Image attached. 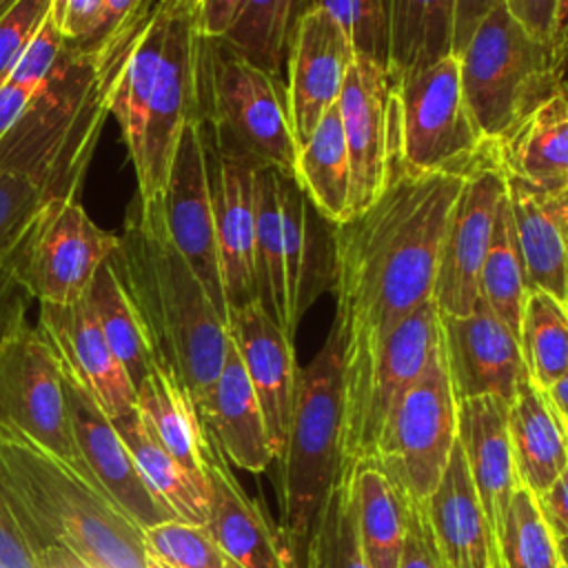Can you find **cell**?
<instances>
[{
  "mask_svg": "<svg viewBox=\"0 0 568 568\" xmlns=\"http://www.w3.org/2000/svg\"><path fill=\"white\" fill-rule=\"evenodd\" d=\"M49 16V0H16L0 18V82Z\"/></svg>",
  "mask_w": 568,
  "mask_h": 568,
  "instance_id": "obj_48",
  "label": "cell"
},
{
  "mask_svg": "<svg viewBox=\"0 0 568 568\" xmlns=\"http://www.w3.org/2000/svg\"><path fill=\"white\" fill-rule=\"evenodd\" d=\"M351 160V215L371 206L397 151L395 91L384 64L355 55L337 100Z\"/></svg>",
  "mask_w": 568,
  "mask_h": 568,
  "instance_id": "obj_15",
  "label": "cell"
},
{
  "mask_svg": "<svg viewBox=\"0 0 568 568\" xmlns=\"http://www.w3.org/2000/svg\"><path fill=\"white\" fill-rule=\"evenodd\" d=\"M0 484L44 535L91 568H149L142 528L91 470L2 419Z\"/></svg>",
  "mask_w": 568,
  "mask_h": 568,
  "instance_id": "obj_4",
  "label": "cell"
},
{
  "mask_svg": "<svg viewBox=\"0 0 568 568\" xmlns=\"http://www.w3.org/2000/svg\"><path fill=\"white\" fill-rule=\"evenodd\" d=\"M306 9L326 11L346 31L355 55L386 64L384 0H306Z\"/></svg>",
  "mask_w": 568,
  "mask_h": 568,
  "instance_id": "obj_46",
  "label": "cell"
},
{
  "mask_svg": "<svg viewBox=\"0 0 568 568\" xmlns=\"http://www.w3.org/2000/svg\"><path fill=\"white\" fill-rule=\"evenodd\" d=\"M0 419L55 455L87 466L73 444L55 357L24 313L0 326Z\"/></svg>",
  "mask_w": 568,
  "mask_h": 568,
  "instance_id": "obj_12",
  "label": "cell"
},
{
  "mask_svg": "<svg viewBox=\"0 0 568 568\" xmlns=\"http://www.w3.org/2000/svg\"><path fill=\"white\" fill-rule=\"evenodd\" d=\"M344 344L337 324L308 366L300 368L295 406L277 466L280 535L291 568H306L320 513L339 477Z\"/></svg>",
  "mask_w": 568,
  "mask_h": 568,
  "instance_id": "obj_5",
  "label": "cell"
},
{
  "mask_svg": "<svg viewBox=\"0 0 568 568\" xmlns=\"http://www.w3.org/2000/svg\"><path fill=\"white\" fill-rule=\"evenodd\" d=\"M135 408L158 442L189 473L202 495L209 497L204 475L206 428L189 390L166 364L158 362L151 375L135 388Z\"/></svg>",
  "mask_w": 568,
  "mask_h": 568,
  "instance_id": "obj_31",
  "label": "cell"
},
{
  "mask_svg": "<svg viewBox=\"0 0 568 568\" xmlns=\"http://www.w3.org/2000/svg\"><path fill=\"white\" fill-rule=\"evenodd\" d=\"M197 51L200 38L193 29L191 9L182 0H173L142 158L133 169L140 197H162L180 135L186 122L197 115Z\"/></svg>",
  "mask_w": 568,
  "mask_h": 568,
  "instance_id": "obj_13",
  "label": "cell"
},
{
  "mask_svg": "<svg viewBox=\"0 0 568 568\" xmlns=\"http://www.w3.org/2000/svg\"><path fill=\"white\" fill-rule=\"evenodd\" d=\"M144 548L166 568H237L206 526L169 519L142 530Z\"/></svg>",
  "mask_w": 568,
  "mask_h": 568,
  "instance_id": "obj_45",
  "label": "cell"
},
{
  "mask_svg": "<svg viewBox=\"0 0 568 568\" xmlns=\"http://www.w3.org/2000/svg\"><path fill=\"white\" fill-rule=\"evenodd\" d=\"M202 122L209 186L215 215L220 273L229 313L257 300L255 288V169L262 166L240 149L215 138Z\"/></svg>",
  "mask_w": 568,
  "mask_h": 568,
  "instance_id": "obj_14",
  "label": "cell"
},
{
  "mask_svg": "<svg viewBox=\"0 0 568 568\" xmlns=\"http://www.w3.org/2000/svg\"><path fill=\"white\" fill-rule=\"evenodd\" d=\"M466 104L493 144L557 84L555 49L535 40L501 2L457 55Z\"/></svg>",
  "mask_w": 568,
  "mask_h": 568,
  "instance_id": "obj_8",
  "label": "cell"
},
{
  "mask_svg": "<svg viewBox=\"0 0 568 568\" xmlns=\"http://www.w3.org/2000/svg\"><path fill=\"white\" fill-rule=\"evenodd\" d=\"M306 0H244L222 36L246 60L284 82L286 55Z\"/></svg>",
  "mask_w": 568,
  "mask_h": 568,
  "instance_id": "obj_39",
  "label": "cell"
},
{
  "mask_svg": "<svg viewBox=\"0 0 568 568\" xmlns=\"http://www.w3.org/2000/svg\"><path fill=\"white\" fill-rule=\"evenodd\" d=\"M104 0H49V18L69 44L84 42L98 27Z\"/></svg>",
  "mask_w": 568,
  "mask_h": 568,
  "instance_id": "obj_50",
  "label": "cell"
},
{
  "mask_svg": "<svg viewBox=\"0 0 568 568\" xmlns=\"http://www.w3.org/2000/svg\"><path fill=\"white\" fill-rule=\"evenodd\" d=\"M504 0H455V31H453V53L459 55L468 44L481 20Z\"/></svg>",
  "mask_w": 568,
  "mask_h": 568,
  "instance_id": "obj_56",
  "label": "cell"
},
{
  "mask_svg": "<svg viewBox=\"0 0 568 568\" xmlns=\"http://www.w3.org/2000/svg\"><path fill=\"white\" fill-rule=\"evenodd\" d=\"M504 193V178L493 164L464 180L446 226L433 286V300L442 315H468L481 302L479 275Z\"/></svg>",
  "mask_w": 568,
  "mask_h": 568,
  "instance_id": "obj_17",
  "label": "cell"
},
{
  "mask_svg": "<svg viewBox=\"0 0 568 568\" xmlns=\"http://www.w3.org/2000/svg\"><path fill=\"white\" fill-rule=\"evenodd\" d=\"M517 339L528 379L550 388L568 371V304L528 286Z\"/></svg>",
  "mask_w": 568,
  "mask_h": 568,
  "instance_id": "obj_40",
  "label": "cell"
},
{
  "mask_svg": "<svg viewBox=\"0 0 568 568\" xmlns=\"http://www.w3.org/2000/svg\"><path fill=\"white\" fill-rule=\"evenodd\" d=\"M115 246L118 235L100 229L80 200H47L22 246L18 284L38 304L84 300Z\"/></svg>",
  "mask_w": 568,
  "mask_h": 568,
  "instance_id": "obj_11",
  "label": "cell"
},
{
  "mask_svg": "<svg viewBox=\"0 0 568 568\" xmlns=\"http://www.w3.org/2000/svg\"><path fill=\"white\" fill-rule=\"evenodd\" d=\"M528 286L568 304V180L530 184L504 178Z\"/></svg>",
  "mask_w": 568,
  "mask_h": 568,
  "instance_id": "obj_24",
  "label": "cell"
},
{
  "mask_svg": "<svg viewBox=\"0 0 568 568\" xmlns=\"http://www.w3.org/2000/svg\"><path fill=\"white\" fill-rule=\"evenodd\" d=\"M464 180L408 169L395 151L373 204L333 226L335 324L344 348L382 339L433 297L446 226Z\"/></svg>",
  "mask_w": 568,
  "mask_h": 568,
  "instance_id": "obj_1",
  "label": "cell"
},
{
  "mask_svg": "<svg viewBox=\"0 0 568 568\" xmlns=\"http://www.w3.org/2000/svg\"><path fill=\"white\" fill-rule=\"evenodd\" d=\"M106 262L138 311L158 362L180 377L197 408L222 371L229 322L173 244L162 197L133 195Z\"/></svg>",
  "mask_w": 568,
  "mask_h": 568,
  "instance_id": "obj_2",
  "label": "cell"
},
{
  "mask_svg": "<svg viewBox=\"0 0 568 568\" xmlns=\"http://www.w3.org/2000/svg\"><path fill=\"white\" fill-rule=\"evenodd\" d=\"M197 115L217 140L293 178L297 144L284 82L246 60L224 38H200Z\"/></svg>",
  "mask_w": 568,
  "mask_h": 568,
  "instance_id": "obj_6",
  "label": "cell"
},
{
  "mask_svg": "<svg viewBox=\"0 0 568 568\" xmlns=\"http://www.w3.org/2000/svg\"><path fill=\"white\" fill-rule=\"evenodd\" d=\"M510 16L539 42L555 49L559 0H504Z\"/></svg>",
  "mask_w": 568,
  "mask_h": 568,
  "instance_id": "obj_52",
  "label": "cell"
},
{
  "mask_svg": "<svg viewBox=\"0 0 568 568\" xmlns=\"http://www.w3.org/2000/svg\"><path fill=\"white\" fill-rule=\"evenodd\" d=\"M113 426L129 448L144 484L173 513V517L186 524L206 526V497L189 477V473L173 459V455L158 442L140 410L133 408L120 417H113Z\"/></svg>",
  "mask_w": 568,
  "mask_h": 568,
  "instance_id": "obj_36",
  "label": "cell"
},
{
  "mask_svg": "<svg viewBox=\"0 0 568 568\" xmlns=\"http://www.w3.org/2000/svg\"><path fill=\"white\" fill-rule=\"evenodd\" d=\"M359 541L371 568H397L408 526V497L377 457L348 475Z\"/></svg>",
  "mask_w": 568,
  "mask_h": 568,
  "instance_id": "obj_34",
  "label": "cell"
},
{
  "mask_svg": "<svg viewBox=\"0 0 568 568\" xmlns=\"http://www.w3.org/2000/svg\"><path fill=\"white\" fill-rule=\"evenodd\" d=\"M457 430L459 399L439 337L426 368L390 408L375 457L410 501L424 504L448 466Z\"/></svg>",
  "mask_w": 568,
  "mask_h": 568,
  "instance_id": "obj_10",
  "label": "cell"
},
{
  "mask_svg": "<svg viewBox=\"0 0 568 568\" xmlns=\"http://www.w3.org/2000/svg\"><path fill=\"white\" fill-rule=\"evenodd\" d=\"M62 373L78 379L113 419L135 408V388L113 355L89 300L40 304L38 324Z\"/></svg>",
  "mask_w": 568,
  "mask_h": 568,
  "instance_id": "obj_20",
  "label": "cell"
},
{
  "mask_svg": "<svg viewBox=\"0 0 568 568\" xmlns=\"http://www.w3.org/2000/svg\"><path fill=\"white\" fill-rule=\"evenodd\" d=\"M566 424H568V417H566Z\"/></svg>",
  "mask_w": 568,
  "mask_h": 568,
  "instance_id": "obj_64",
  "label": "cell"
},
{
  "mask_svg": "<svg viewBox=\"0 0 568 568\" xmlns=\"http://www.w3.org/2000/svg\"><path fill=\"white\" fill-rule=\"evenodd\" d=\"M508 437L519 484L539 497L568 468V424L528 375L508 404Z\"/></svg>",
  "mask_w": 568,
  "mask_h": 568,
  "instance_id": "obj_30",
  "label": "cell"
},
{
  "mask_svg": "<svg viewBox=\"0 0 568 568\" xmlns=\"http://www.w3.org/2000/svg\"><path fill=\"white\" fill-rule=\"evenodd\" d=\"M442 346L457 399L513 402L526 375L517 335L479 302L468 315H442Z\"/></svg>",
  "mask_w": 568,
  "mask_h": 568,
  "instance_id": "obj_21",
  "label": "cell"
},
{
  "mask_svg": "<svg viewBox=\"0 0 568 568\" xmlns=\"http://www.w3.org/2000/svg\"><path fill=\"white\" fill-rule=\"evenodd\" d=\"M526 291L528 280L524 257L513 226L510 206L504 193L495 215L493 240L479 275V297L515 335H519Z\"/></svg>",
  "mask_w": 568,
  "mask_h": 568,
  "instance_id": "obj_41",
  "label": "cell"
},
{
  "mask_svg": "<svg viewBox=\"0 0 568 568\" xmlns=\"http://www.w3.org/2000/svg\"><path fill=\"white\" fill-rule=\"evenodd\" d=\"M33 95L11 82H0V142L13 129Z\"/></svg>",
  "mask_w": 568,
  "mask_h": 568,
  "instance_id": "obj_57",
  "label": "cell"
},
{
  "mask_svg": "<svg viewBox=\"0 0 568 568\" xmlns=\"http://www.w3.org/2000/svg\"><path fill=\"white\" fill-rule=\"evenodd\" d=\"M40 191L20 175L0 173V326L22 313L18 284L20 253L38 209Z\"/></svg>",
  "mask_w": 568,
  "mask_h": 568,
  "instance_id": "obj_42",
  "label": "cell"
},
{
  "mask_svg": "<svg viewBox=\"0 0 568 568\" xmlns=\"http://www.w3.org/2000/svg\"><path fill=\"white\" fill-rule=\"evenodd\" d=\"M497 568H561L557 537L532 493L519 486L497 539Z\"/></svg>",
  "mask_w": 568,
  "mask_h": 568,
  "instance_id": "obj_43",
  "label": "cell"
},
{
  "mask_svg": "<svg viewBox=\"0 0 568 568\" xmlns=\"http://www.w3.org/2000/svg\"><path fill=\"white\" fill-rule=\"evenodd\" d=\"M204 475L209 484L206 528L237 568H291V559L260 499L246 495L220 446L206 433Z\"/></svg>",
  "mask_w": 568,
  "mask_h": 568,
  "instance_id": "obj_23",
  "label": "cell"
},
{
  "mask_svg": "<svg viewBox=\"0 0 568 568\" xmlns=\"http://www.w3.org/2000/svg\"><path fill=\"white\" fill-rule=\"evenodd\" d=\"M60 377L73 444L80 459L87 464L100 486L142 530L175 519L173 513L144 484L129 448L113 426V419L78 379L62 371Z\"/></svg>",
  "mask_w": 568,
  "mask_h": 568,
  "instance_id": "obj_19",
  "label": "cell"
},
{
  "mask_svg": "<svg viewBox=\"0 0 568 568\" xmlns=\"http://www.w3.org/2000/svg\"><path fill=\"white\" fill-rule=\"evenodd\" d=\"M457 439L497 544L510 499L521 486L508 437V402L493 395L462 399Z\"/></svg>",
  "mask_w": 568,
  "mask_h": 568,
  "instance_id": "obj_26",
  "label": "cell"
},
{
  "mask_svg": "<svg viewBox=\"0 0 568 568\" xmlns=\"http://www.w3.org/2000/svg\"><path fill=\"white\" fill-rule=\"evenodd\" d=\"M182 2H184V4H186L191 11H193V9H195V4H197L200 0H182Z\"/></svg>",
  "mask_w": 568,
  "mask_h": 568,
  "instance_id": "obj_63",
  "label": "cell"
},
{
  "mask_svg": "<svg viewBox=\"0 0 568 568\" xmlns=\"http://www.w3.org/2000/svg\"><path fill=\"white\" fill-rule=\"evenodd\" d=\"M384 69L393 87L455 55V0H384Z\"/></svg>",
  "mask_w": 568,
  "mask_h": 568,
  "instance_id": "obj_32",
  "label": "cell"
},
{
  "mask_svg": "<svg viewBox=\"0 0 568 568\" xmlns=\"http://www.w3.org/2000/svg\"><path fill=\"white\" fill-rule=\"evenodd\" d=\"M87 300L113 355L126 371L133 388H138L155 368L158 357L138 311L109 262L98 268Z\"/></svg>",
  "mask_w": 568,
  "mask_h": 568,
  "instance_id": "obj_37",
  "label": "cell"
},
{
  "mask_svg": "<svg viewBox=\"0 0 568 568\" xmlns=\"http://www.w3.org/2000/svg\"><path fill=\"white\" fill-rule=\"evenodd\" d=\"M439 337V308L430 297L382 339L344 348L339 477H348L357 464L375 457L390 408L426 368Z\"/></svg>",
  "mask_w": 568,
  "mask_h": 568,
  "instance_id": "obj_7",
  "label": "cell"
},
{
  "mask_svg": "<svg viewBox=\"0 0 568 568\" xmlns=\"http://www.w3.org/2000/svg\"><path fill=\"white\" fill-rule=\"evenodd\" d=\"M488 155L501 178L530 184L568 180V98L561 89L526 111L490 144Z\"/></svg>",
  "mask_w": 568,
  "mask_h": 568,
  "instance_id": "obj_29",
  "label": "cell"
},
{
  "mask_svg": "<svg viewBox=\"0 0 568 568\" xmlns=\"http://www.w3.org/2000/svg\"><path fill=\"white\" fill-rule=\"evenodd\" d=\"M306 568H371L357 532L348 477L335 481L320 513Z\"/></svg>",
  "mask_w": 568,
  "mask_h": 568,
  "instance_id": "obj_44",
  "label": "cell"
},
{
  "mask_svg": "<svg viewBox=\"0 0 568 568\" xmlns=\"http://www.w3.org/2000/svg\"><path fill=\"white\" fill-rule=\"evenodd\" d=\"M424 508L446 568H497L495 535L473 486L459 439Z\"/></svg>",
  "mask_w": 568,
  "mask_h": 568,
  "instance_id": "obj_28",
  "label": "cell"
},
{
  "mask_svg": "<svg viewBox=\"0 0 568 568\" xmlns=\"http://www.w3.org/2000/svg\"><path fill=\"white\" fill-rule=\"evenodd\" d=\"M397 155L415 171L468 178L490 164L488 149L466 104L457 55L393 87Z\"/></svg>",
  "mask_w": 568,
  "mask_h": 568,
  "instance_id": "obj_9",
  "label": "cell"
},
{
  "mask_svg": "<svg viewBox=\"0 0 568 568\" xmlns=\"http://www.w3.org/2000/svg\"><path fill=\"white\" fill-rule=\"evenodd\" d=\"M2 486V484H0ZM4 490V486H2ZM11 508H13V515L22 528V535L31 548V555H33V561H36V568H91L87 561H82L75 552H71L67 546H62L60 541L51 539L49 535H44L29 517L27 513L11 499V495L4 490Z\"/></svg>",
  "mask_w": 568,
  "mask_h": 568,
  "instance_id": "obj_51",
  "label": "cell"
},
{
  "mask_svg": "<svg viewBox=\"0 0 568 568\" xmlns=\"http://www.w3.org/2000/svg\"><path fill=\"white\" fill-rule=\"evenodd\" d=\"M355 49L346 31L322 9H306L286 55V111L295 144H304L344 89Z\"/></svg>",
  "mask_w": 568,
  "mask_h": 568,
  "instance_id": "obj_18",
  "label": "cell"
},
{
  "mask_svg": "<svg viewBox=\"0 0 568 568\" xmlns=\"http://www.w3.org/2000/svg\"><path fill=\"white\" fill-rule=\"evenodd\" d=\"M548 395V399L552 402V406L564 415L568 417V371L561 375V379H557L550 388L544 390Z\"/></svg>",
  "mask_w": 568,
  "mask_h": 568,
  "instance_id": "obj_58",
  "label": "cell"
},
{
  "mask_svg": "<svg viewBox=\"0 0 568 568\" xmlns=\"http://www.w3.org/2000/svg\"><path fill=\"white\" fill-rule=\"evenodd\" d=\"M244 0H200L191 11L200 38H222L233 24Z\"/></svg>",
  "mask_w": 568,
  "mask_h": 568,
  "instance_id": "obj_54",
  "label": "cell"
},
{
  "mask_svg": "<svg viewBox=\"0 0 568 568\" xmlns=\"http://www.w3.org/2000/svg\"><path fill=\"white\" fill-rule=\"evenodd\" d=\"M280 171L273 166L255 169V288L257 302L277 320V324L295 339L288 324L286 280H284V240L280 211Z\"/></svg>",
  "mask_w": 568,
  "mask_h": 568,
  "instance_id": "obj_38",
  "label": "cell"
},
{
  "mask_svg": "<svg viewBox=\"0 0 568 568\" xmlns=\"http://www.w3.org/2000/svg\"><path fill=\"white\" fill-rule=\"evenodd\" d=\"M171 13L173 0H158L153 4L140 33L133 40V47L126 55L124 69L113 93L111 115L118 120L133 169L140 164L142 158L149 106L162 64Z\"/></svg>",
  "mask_w": 568,
  "mask_h": 568,
  "instance_id": "obj_33",
  "label": "cell"
},
{
  "mask_svg": "<svg viewBox=\"0 0 568 568\" xmlns=\"http://www.w3.org/2000/svg\"><path fill=\"white\" fill-rule=\"evenodd\" d=\"M153 4L155 0H104L95 31L78 47L93 49L102 42L138 31L151 13Z\"/></svg>",
  "mask_w": 568,
  "mask_h": 568,
  "instance_id": "obj_49",
  "label": "cell"
},
{
  "mask_svg": "<svg viewBox=\"0 0 568 568\" xmlns=\"http://www.w3.org/2000/svg\"><path fill=\"white\" fill-rule=\"evenodd\" d=\"M197 415L231 466L262 473L275 462L262 406L233 339L215 384L197 406Z\"/></svg>",
  "mask_w": 568,
  "mask_h": 568,
  "instance_id": "obj_27",
  "label": "cell"
},
{
  "mask_svg": "<svg viewBox=\"0 0 568 568\" xmlns=\"http://www.w3.org/2000/svg\"><path fill=\"white\" fill-rule=\"evenodd\" d=\"M539 510L557 539L568 537V468L550 484L546 493L535 497Z\"/></svg>",
  "mask_w": 568,
  "mask_h": 568,
  "instance_id": "obj_55",
  "label": "cell"
},
{
  "mask_svg": "<svg viewBox=\"0 0 568 568\" xmlns=\"http://www.w3.org/2000/svg\"><path fill=\"white\" fill-rule=\"evenodd\" d=\"M555 55H557V84L561 93L568 98V42L555 49Z\"/></svg>",
  "mask_w": 568,
  "mask_h": 568,
  "instance_id": "obj_60",
  "label": "cell"
},
{
  "mask_svg": "<svg viewBox=\"0 0 568 568\" xmlns=\"http://www.w3.org/2000/svg\"><path fill=\"white\" fill-rule=\"evenodd\" d=\"M140 29L93 49L67 42L49 82L29 100L0 142V173L24 178L44 202L80 200L102 126L111 115L120 73Z\"/></svg>",
  "mask_w": 568,
  "mask_h": 568,
  "instance_id": "obj_3",
  "label": "cell"
},
{
  "mask_svg": "<svg viewBox=\"0 0 568 568\" xmlns=\"http://www.w3.org/2000/svg\"><path fill=\"white\" fill-rule=\"evenodd\" d=\"M568 42V0H559L557 4V29H555V49Z\"/></svg>",
  "mask_w": 568,
  "mask_h": 568,
  "instance_id": "obj_59",
  "label": "cell"
},
{
  "mask_svg": "<svg viewBox=\"0 0 568 568\" xmlns=\"http://www.w3.org/2000/svg\"><path fill=\"white\" fill-rule=\"evenodd\" d=\"M0 568H36L31 548L0 486Z\"/></svg>",
  "mask_w": 568,
  "mask_h": 568,
  "instance_id": "obj_53",
  "label": "cell"
},
{
  "mask_svg": "<svg viewBox=\"0 0 568 568\" xmlns=\"http://www.w3.org/2000/svg\"><path fill=\"white\" fill-rule=\"evenodd\" d=\"M293 180L333 226L351 217V160L337 104L324 113L311 138L297 146Z\"/></svg>",
  "mask_w": 568,
  "mask_h": 568,
  "instance_id": "obj_35",
  "label": "cell"
},
{
  "mask_svg": "<svg viewBox=\"0 0 568 568\" xmlns=\"http://www.w3.org/2000/svg\"><path fill=\"white\" fill-rule=\"evenodd\" d=\"M557 550H559L561 568H568V537L566 539H557Z\"/></svg>",
  "mask_w": 568,
  "mask_h": 568,
  "instance_id": "obj_61",
  "label": "cell"
},
{
  "mask_svg": "<svg viewBox=\"0 0 568 568\" xmlns=\"http://www.w3.org/2000/svg\"><path fill=\"white\" fill-rule=\"evenodd\" d=\"M284 280L291 331H297L304 313L335 282L333 224L326 222L291 175H277Z\"/></svg>",
  "mask_w": 568,
  "mask_h": 568,
  "instance_id": "obj_25",
  "label": "cell"
},
{
  "mask_svg": "<svg viewBox=\"0 0 568 568\" xmlns=\"http://www.w3.org/2000/svg\"><path fill=\"white\" fill-rule=\"evenodd\" d=\"M64 47H67L64 38L58 33L55 24L47 16V20L40 24L38 33L27 44V49L22 51V55L18 58V62L13 64V69L9 71L4 82H11V84L29 91L31 95H36L49 82L51 73L55 71V67L64 53Z\"/></svg>",
  "mask_w": 568,
  "mask_h": 568,
  "instance_id": "obj_47",
  "label": "cell"
},
{
  "mask_svg": "<svg viewBox=\"0 0 568 568\" xmlns=\"http://www.w3.org/2000/svg\"><path fill=\"white\" fill-rule=\"evenodd\" d=\"M162 211L173 244L204 284L215 308L229 322L200 115L191 118L180 135L162 193Z\"/></svg>",
  "mask_w": 568,
  "mask_h": 568,
  "instance_id": "obj_16",
  "label": "cell"
},
{
  "mask_svg": "<svg viewBox=\"0 0 568 568\" xmlns=\"http://www.w3.org/2000/svg\"><path fill=\"white\" fill-rule=\"evenodd\" d=\"M229 335L262 406L273 455L280 459L300 382L295 339L257 300L229 313Z\"/></svg>",
  "mask_w": 568,
  "mask_h": 568,
  "instance_id": "obj_22",
  "label": "cell"
},
{
  "mask_svg": "<svg viewBox=\"0 0 568 568\" xmlns=\"http://www.w3.org/2000/svg\"><path fill=\"white\" fill-rule=\"evenodd\" d=\"M16 0H0V18L11 9V4H13Z\"/></svg>",
  "mask_w": 568,
  "mask_h": 568,
  "instance_id": "obj_62",
  "label": "cell"
}]
</instances>
